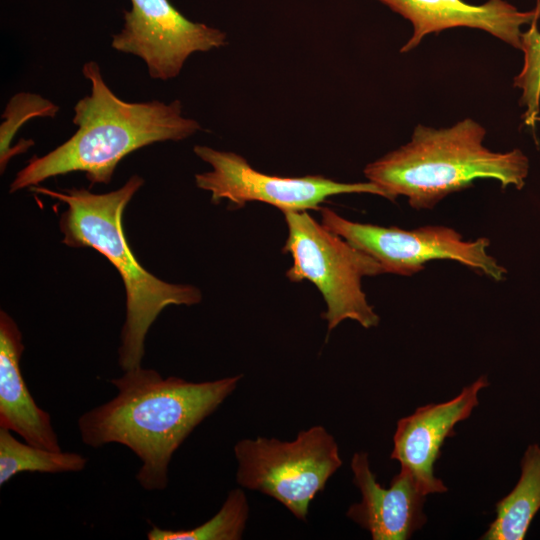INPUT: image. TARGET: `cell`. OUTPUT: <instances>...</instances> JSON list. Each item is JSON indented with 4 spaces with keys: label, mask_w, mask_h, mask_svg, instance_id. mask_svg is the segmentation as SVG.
<instances>
[{
    "label": "cell",
    "mask_w": 540,
    "mask_h": 540,
    "mask_svg": "<svg viewBox=\"0 0 540 540\" xmlns=\"http://www.w3.org/2000/svg\"><path fill=\"white\" fill-rule=\"evenodd\" d=\"M242 375L190 382L141 366L110 380L117 395L78 419L82 442L92 448L117 443L141 461L136 474L147 491L164 490L175 451L236 389Z\"/></svg>",
    "instance_id": "1"
},
{
    "label": "cell",
    "mask_w": 540,
    "mask_h": 540,
    "mask_svg": "<svg viewBox=\"0 0 540 540\" xmlns=\"http://www.w3.org/2000/svg\"><path fill=\"white\" fill-rule=\"evenodd\" d=\"M82 73L91 90L74 106L76 132L49 153L31 158L11 182L10 193L72 172H84L91 185L108 184L128 154L153 143L183 140L201 129L183 115L180 100L128 102L106 84L97 62H86Z\"/></svg>",
    "instance_id": "2"
},
{
    "label": "cell",
    "mask_w": 540,
    "mask_h": 540,
    "mask_svg": "<svg viewBox=\"0 0 540 540\" xmlns=\"http://www.w3.org/2000/svg\"><path fill=\"white\" fill-rule=\"evenodd\" d=\"M143 184L144 179L135 174L119 189L104 194L84 188L64 191L39 186L30 188L67 205L59 220L65 245L93 248L118 270L126 294L125 321L118 349V362L123 371L141 366L146 335L165 307L190 306L202 299L195 286L171 284L154 276L130 250L122 217L127 204Z\"/></svg>",
    "instance_id": "3"
},
{
    "label": "cell",
    "mask_w": 540,
    "mask_h": 540,
    "mask_svg": "<svg viewBox=\"0 0 540 540\" xmlns=\"http://www.w3.org/2000/svg\"><path fill=\"white\" fill-rule=\"evenodd\" d=\"M485 135L484 127L471 118L442 129L419 124L407 144L367 164L364 175L387 199L404 196L416 210L434 208L479 178L521 189L528 158L519 149L491 151L483 145Z\"/></svg>",
    "instance_id": "4"
},
{
    "label": "cell",
    "mask_w": 540,
    "mask_h": 540,
    "mask_svg": "<svg viewBox=\"0 0 540 540\" xmlns=\"http://www.w3.org/2000/svg\"><path fill=\"white\" fill-rule=\"evenodd\" d=\"M283 213L288 228L283 252L293 259L286 277L292 282L308 280L318 288L326 303L322 318L328 331L347 319L367 329L376 327L380 317L368 303L361 280L383 274L382 266L307 211Z\"/></svg>",
    "instance_id": "5"
},
{
    "label": "cell",
    "mask_w": 540,
    "mask_h": 540,
    "mask_svg": "<svg viewBox=\"0 0 540 540\" xmlns=\"http://www.w3.org/2000/svg\"><path fill=\"white\" fill-rule=\"evenodd\" d=\"M234 454L240 487L274 498L302 521L311 501L342 465L334 437L321 425L300 431L293 441L242 439Z\"/></svg>",
    "instance_id": "6"
},
{
    "label": "cell",
    "mask_w": 540,
    "mask_h": 540,
    "mask_svg": "<svg viewBox=\"0 0 540 540\" xmlns=\"http://www.w3.org/2000/svg\"><path fill=\"white\" fill-rule=\"evenodd\" d=\"M321 223L357 249L373 257L384 273L412 276L433 260H452L494 281L505 279L507 270L488 253L490 241L480 237L464 240L446 226L412 230L360 223L321 208Z\"/></svg>",
    "instance_id": "7"
},
{
    "label": "cell",
    "mask_w": 540,
    "mask_h": 540,
    "mask_svg": "<svg viewBox=\"0 0 540 540\" xmlns=\"http://www.w3.org/2000/svg\"><path fill=\"white\" fill-rule=\"evenodd\" d=\"M194 153L207 162L212 170L195 175L196 186L211 193L218 204L228 200L236 208L259 201L279 208L282 212L321 209L328 197L348 193H369L386 198L374 183H343L321 175L280 177L252 168L239 154L196 145Z\"/></svg>",
    "instance_id": "8"
},
{
    "label": "cell",
    "mask_w": 540,
    "mask_h": 540,
    "mask_svg": "<svg viewBox=\"0 0 540 540\" xmlns=\"http://www.w3.org/2000/svg\"><path fill=\"white\" fill-rule=\"evenodd\" d=\"M130 1L123 28L112 36L111 47L142 59L153 79L175 78L191 54L227 43L223 31L189 20L169 0Z\"/></svg>",
    "instance_id": "9"
},
{
    "label": "cell",
    "mask_w": 540,
    "mask_h": 540,
    "mask_svg": "<svg viewBox=\"0 0 540 540\" xmlns=\"http://www.w3.org/2000/svg\"><path fill=\"white\" fill-rule=\"evenodd\" d=\"M488 385L487 377L480 376L453 399L419 407L397 422L391 459L411 473L424 495L447 491L434 475V465L445 440L455 435V425L471 415L479 404V391Z\"/></svg>",
    "instance_id": "10"
},
{
    "label": "cell",
    "mask_w": 540,
    "mask_h": 540,
    "mask_svg": "<svg viewBox=\"0 0 540 540\" xmlns=\"http://www.w3.org/2000/svg\"><path fill=\"white\" fill-rule=\"evenodd\" d=\"M378 1L412 24V36L401 48L402 53L417 47L430 33L457 27L483 30L521 49V26L531 24L540 17V0L535 9L526 12L519 11L504 0H488L479 5L463 0Z\"/></svg>",
    "instance_id": "11"
},
{
    "label": "cell",
    "mask_w": 540,
    "mask_h": 540,
    "mask_svg": "<svg viewBox=\"0 0 540 540\" xmlns=\"http://www.w3.org/2000/svg\"><path fill=\"white\" fill-rule=\"evenodd\" d=\"M351 469L362 499L349 507L347 516L369 531L373 540H406L425 524L426 495L410 472L401 468L384 488L377 482L365 452L354 454Z\"/></svg>",
    "instance_id": "12"
},
{
    "label": "cell",
    "mask_w": 540,
    "mask_h": 540,
    "mask_svg": "<svg viewBox=\"0 0 540 540\" xmlns=\"http://www.w3.org/2000/svg\"><path fill=\"white\" fill-rule=\"evenodd\" d=\"M24 350L16 322L0 312V427L20 435L34 446L61 451L51 416L32 397L21 372Z\"/></svg>",
    "instance_id": "13"
},
{
    "label": "cell",
    "mask_w": 540,
    "mask_h": 540,
    "mask_svg": "<svg viewBox=\"0 0 540 540\" xmlns=\"http://www.w3.org/2000/svg\"><path fill=\"white\" fill-rule=\"evenodd\" d=\"M540 509V447L530 445L521 460V476L496 504V517L481 539L522 540Z\"/></svg>",
    "instance_id": "14"
},
{
    "label": "cell",
    "mask_w": 540,
    "mask_h": 540,
    "mask_svg": "<svg viewBox=\"0 0 540 540\" xmlns=\"http://www.w3.org/2000/svg\"><path fill=\"white\" fill-rule=\"evenodd\" d=\"M88 459L75 452L53 451L17 440L7 428L0 427V485L19 473L80 472Z\"/></svg>",
    "instance_id": "15"
},
{
    "label": "cell",
    "mask_w": 540,
    "mask_h": 540,
    "mask_svg": "<svg viewBox=\"0 0 540 540\" xmlns=\"http://www.w3.org/2000/svg\"><path fill=\"white\" fill-rule=\"evenodd\" d=\"M249 515V505L241 488L231 490L221 509L208 521L188 530L151 527L149 540H239Z\"/></svg>",
    "instance_id": "16"
},
{
    "label": "cell",
    "mask_w": 540,
    "mask_h": 540,
    "mask_svg": "<svg viewBox=\"0 0 540 540\" xmlns=\"http://www.w3.org/2000/svg\"><path fill=\"white\" fill-rule=\"evenodd\" d=\"M59 106L39 94L18 92L8 101L2 114L0 125V168L3 173L9 160L17 154L25 152L34 144L32 140H22L18 146L11 143L20 128L32 118H54Z\"/></svg>",
    "instance_id": "17"
},
{
    "label": "cell",
    "mask_w": 540,
    "mask_h": 540,
    "mask_svg": "<svg viewBox=\"0 0 540 540\" xmlns=\"http://www.w3.org/2000/svg\"><path fill=\"white\" fill-rule=\"evenodd\" d=\"M535 19L530 28L521 34L524 65L514 78V86L522 90L520 105L524 106V122L533 127L540 110V31Z\"/></svg>",
    "instance_id": "18"
}]
</instances>
